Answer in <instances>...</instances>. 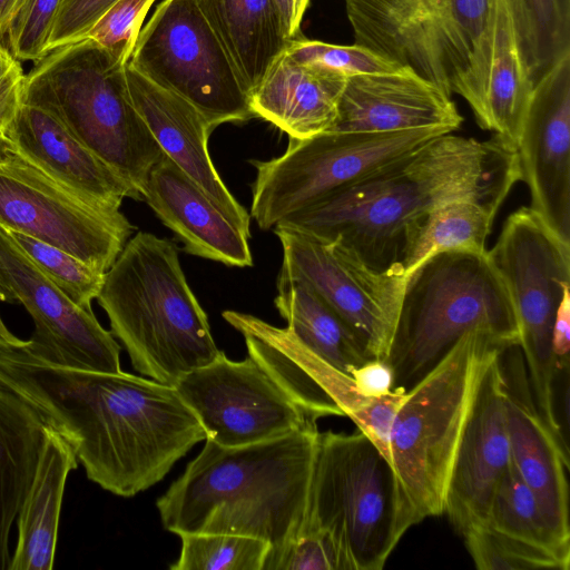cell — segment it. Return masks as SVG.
<instances>
[{"label": "cell", "instance_id": "6da1fadb", "mask_svg": "<svg viewBox=\"0 0 570 570\" xmlns=\"http://www.w3.org/2000/svg\"><path fill=\"white\" fill-rule=\"evenodd\" d=\"M23 344H0V380L49 417L104 490L122 498L148 490L206 439L174 386L122 371L56 366Z\"/></svg>", "mask_w": 570, "mask_h": 570}, {"label": "cell", "instance_id": "7a4b0ae2", "mask_svg": "<svg viewBox=\"0 0 570 570\" xmlns=\"http://www.w3.org/2000/svg\"><path fill=\"white\" fill-rule=\"evenodd\" d=\"M519 180L517 148L500 136L444 134L276 226L337 243L376 271H402L406 234L432 209L456 199L500 208Z\"/></svg>", "mask_w": 570, "mask_h": 570}, {"label": "cell", "instance_id": "3957f363", "mask_svg": "<svg viewBox=\"0 0 570 570\" xmlns=\"http://www.w3.org/2000/svg\"><path fill=\"white\" fill-rule=\"evenodd\" d=\"M317 425L240 446L210 440L157 499L163 527L183 533L257 538L271 552L305 527Z\"/></svg>", "mask_w": 570, "mask_h": 570}, {"label": "cell", "instance_id": "277c9868", "mask_svg": "<svg viewBox=\"0 0 570 570\" xmlns=\"http://www.w3.org/2000/svg\"><path fill=\"white\" fill-rule=\"evenodd\" d=\"M97 301L134 368L150 380L174 386L220 352L171 239L147 232L130 237Z\"/></svg>", "mask_w": 570, "mask_h": 570}, {"label": "cell", "instance_id": "5b68a950", "mask_svg": "<svg viewBox=\"0 0 570 570\" xmlns=\"http://www.w3.org/2000/svg\"><path fill=\"white\" fill-rule=\"evenodd\" d=\"M504 346L466 332L407 390L390 434L396 525L403 534L443 514L462 435L491 362Z\"/></svg>", "mask_w": 570, "mask_h": 570}, {"label": "cell", "instance_id": "8992f818", "mask_svg": "<svg viewBox=\"0 0 570 570\" xmlns=\"http://www.w3.org/2000/svg\"><path fill=\"white\" fill-rule=\"evenodd\" d=\"M354 43L461 96L488 130L495 0H344Z\"/></svg>", "mask_w": 570, "mask_h": 570}, {"label": "cell", "instance_id": "52a82bcc", "mask_svg": "<svg viewBox=\"0 0 570 570\" xmlns=\"http://www.w3.org/2000/svg\"><path fill=\"white\" fill-rule=\"evenodd\" d=\"M125 66L88 38L56 48L24 75L21 102L55 116L142 199L166 154L130 100Z\"/></svg>", "mask_w": 570, "mask_h": 570}, {"label": "cell", "instance_id": "ba28073f", "mask_svg": "<svg viewBox=\"0 0 570 570\" xmlns=\"http://www.w3.org/2000/svg\"><path fill=\"white\" fill-rule=\"evenodd\" d=\"M519 345L509 291L485 252L448 250L409 275L386 362L395 386L414 383L466 332Z\"/></svg>", "mask_w": 570, "mask_h": 570}, {"label": "cell", "instance_id": "9c48e42d", "mask_svg": "<svg viewBox=\"0 0 570 570\" xmlns=\"http://www.w3.org/2000/svg\"><path fill=\"white\" fill-rule=\"evenodd\" d=\"M308 530L334 539L346 570H381L401 540L392 468L361 431L318 433Z\"/></svg>", "mask_w": 570, "mask_h": 570}, {"label": "cell", "instance_id": "30bf717a", "mask_svg": "<svg viewBox=\"0 0 570 570\" xmlns=\"http://www.w3.org/2000/svg\"><path fill=\"white\" fill-rule=\"evenodd\" d=\"M512 299L521 351L534 404L560 443H568L557 410V361L552 331L558 306L570 289V243L530 207L505 219L488 250Z\"/></svg>", "mask_w": 570, "mask_h": 570}, {"label": "cell", "instance_id": "8fae6325", "mask_svg": "<svg viewBox=\"0 0 570 570\" xmlns=\"http://www.w3.org/2000/svg\"><path fill=\"white\" fill-rule=\"evenodd\" d=\"M445 132L433 129L400 132L324 131L288 139L285 153L252 160L250 217L263 230L273 229L335 190L350 186L423 147Z\"/></svg>", "mask_w": 570, "mask_h": 570}, {"label": "cell", "instance_id": "7c38bea8", "mask_svg": "<svg viewBox=\"0 0 570 570\" xmlns=\"http://www.w3.org/2000/svg\"><path fill=\"white\" fill-rule=\"evenodd\" d=\"M128 63L199 110L216 128L254 117L249 95L193 0H164Z\"/></svg>", "mask_w": 570, "mask_h": 570}, {"label": "cell", "instance_id": "4fadbf2b", "mask_svg": "<svg viewBox=\"0 0 570 570\" xmlns=\"http://www.w3.org/2000/svg\"><path fill=\"white\" fill-rule=\"evenodd\" d=\"M0 225L53 245L106 273L135 226L99 208L23 155L0 131Z\"/></svg>", "mask_w": 570, "mask_h": 570}, {"label": "cell", "instance_id": "5bb4252c", "mask_svg": "<svg viewBox=\"0 0 570 570\" xmlns=\"http://www.w3.org/2000/svg\"><path fill=\"white\" fill-rule=\"evenodd\" d=\"M283 248L278 276L305 282L351 327L371 358L389 356L407 276L376 271L334 242L282 226L273 228Z\"/></svg>", "mask_w": 570, "mask_h": 570}, {"label": "cell", "instance_id": "9a60e30c", "mask_svg": "<svg viewBox=\"0 0 570 570\" xmlns=\"http://www.w3.org/2000/svg\"><path fill=\"white\" fill-rule=\"evenodd\" d=\"M174 387L206 439L223 446L247 445L316 425L249 356L232 361L220 351Z\"/></svg>", "mask_w": 570, "mask_h": 570}, {"label": "cell", "instance_id": "2e32d148", "mask_svg": "<svg viewBox=\"0 0 570 570\" xmlns=\"http://www.w3.org/2000/svg\"><path fill=\"white\" fill-rule=\"evenodd\" d=\"M0 302L19 303L35 330L26 350L56 366L120 372V345L92 309L71 302L0 225Z\"/></svg>", "mask_w": 570, "mask_h": 570}, {"label": "cell", "instance_id": "e0dca14e", "mask_svg": "<svg viewBox=\"0 0 570 570\" xmlns=\"http://www.w3.org/2000/svg\"><path fill=\"white\" fill-rule=\"evenodd\" d=\"M517 153L530 208L570 243V55L534 82Z\"/></svg>", "mask_w": 570, "mask_h": 570}, {"label": "cell", "instance_id": "ac0fdd59", "mask_svg": "<svg viewBox=\"0 0 570 570\" xmlns=\"http://www.w3.org/2000/svg\"><path fill=\"white\" fill-rule=\"evenodd\" d=\"M502 352L483 377L449 480L443 514L461 535L485 525L492 498L512 463Z\"/></svg>", "mask_w": 570, "mask_h": 570}, {"label": "cell", "instance_id": "d6986e66", "mask_svg": "<svg viewBox=\"0 0 570 570\" xmlns=\"http://www.w3.org/2000/svg\"><path fill=\"white\" fill-rule=\"evenodd\" d=\"M462 121L451 96L403 67L393 71L348 76L338 99L335 120L327 131L433 129L451 134Z\"/></svg>", "mask_w": 570, "mask_h": 570}, {"label": "cell", "instance_id": "ffe728a7", "mask_svg": "<svg viewBox=\"0 0 570 570\" xmlns=\"http://www.w3.org/2000/svg\"><path fill=\"white\" fill-rule=\"evenodd\" d=\"M505 411L515 470L535 494L553 530L570 542L568 451L540 415L518 345L501 354Z\"/></svg>", "mask_w": 570, "mask_h": 570}, {"label": "cell", "instance_id": "44dd1931", "mask_svg": "<svg viewBox=\"0 0 570 570\" xmlns=\"http://www.w3.org/2000/svg\"><path fill=\"white\" fill-rule=\"evenodd\" d=\"M125 77L132 105L164 153L249 238L250 215L230 194L208 151L215 127L188 101L155 85L128 62Z\"/></svg>", "mask_w": 570, "mask_h": 570}, {"label": "cell", "instance_id": "7402d4cb", "mask_svg": "<svg viewBox=\"0 0 570 570\" xmlns=\"http://www.w3.org/2000/svg\"><path fill=\"white\" fill-rule=\"evenodd\" d=\"M3 134L28 158L92 205L119 210L140 195L78 140L55 116L21 102Z\"/></svg>", "mask_w": 570, "mask_h": 570}, {"label": "cell", "instance_id": "603a6c76", "mask_svg": "<svg viewBox=\"0 0 570 570\" xmlns=\"http://www.w3.org/2000/svg\"><path fill=\"white\" fill-rule=\"evenodd\" d=\"M141 195L186 253L227 266L254 265L248 237L167 155L150 170Z\"/></svg>", "mask_w": 570, "mask_h": 570}, {"label": "cell", "instance_id": "cb8c5ba5", "mask_svg": "<svg viewBox=\"0 0 570 570\" xmlns=\"http://www.w3.org/2000/svg\"><path fill=\"white\" fill-rule=\"evenodd\" d=\"M346 76L294 59L286 50L249 96L254 117L292 138H309L333 125Z\"/></svg>", "mask_w": 570, "mask_h": 570}, {"label": "cell", "instance_id": "d4e9b609", "mask_svg": "<svg viewBox=\"0 0 570 570\" xmlns=\"http://www.w3.org/2000/svg\"><path fill=\"white\" fill-rule=\"evenodd\" d=\"M77 465L72 444L51 425L17 517L18 540L8 570L52 569L65 485Z\"/></svg>", "mask_w": 570, "mask_h": 570}, {"label": "cell", "instance_id": "484cf974", "mask_svg": "<svg viewBox=\"0 0 570 570\" xmlns=\"http://www.w3.org/2000/svg\"><path fill=\"white\" fill-rule=\"evenodd\" d=\"M193 1L250 96L292 40L274 0Z\"/></svg>", "mask_w": 570, "mask_h": 570}, {"label": "cell", "instance_id": "4316f807", "mask_svg": "<svg viewBox=\"0 0 570 570\" xmlns=\"http://www.w3.org/2000/svg\"><path fill=\"white\" fill-rule=\"evenodd\" d=\"M51 425L38 406L0 380V570L9 568L11 528Z\"/></svg>", "mask_w": 570, "mask_h": 570}, {"label": "cell", "instance_id": "83f0119b", "mask_svg": "<svg viewBox=\"0 0 570 570\" xmlns=\"http://www.w3.org/2000/svg\"><path fill=\"white\" fill-rule=\"evenodd\" d=\"M276 287L275 307L312 352L348 375L371 360L351 327L305 282L278 276Z\"/></svg>", "mask_w": 570, "mask_h": 570}, {"label": "cell", "instance_id": "f1b7e54d", "mask_svg": "<svg viewBox=\"0 0 570 570\" xmlns=\"http://www.w3.org/2000/svg\"><path fill=\"white\" fill-rule=\"evenodd\" d=\"M532 88L512 0H495L487 92L488 130L515 148Z\"/></svg>", "mask_w": 570, "mask_h": 570}, {"label": "cell", "instance_id": "f546056e", "mask_svg": "<svg viewBox=\"0 0 570 570\" xmlns=\"http://www.w3.org/2000/svg\"><path fill=\"white\" fill-rule=\"evenodd\" d=\"M499 207L456 199L432 209L406 234L400 267L409 277L423 262L448 250L485 252Z\"/></svg>", "mask_w": 570, "mask_h": 570}, {"label": "cell", "instance_id": "4dcf8cb0", "mask_svg": "<svg viewBox=\"0 0 570 570\" xmlns=\"http://www.w3.org/2000/svg\"><path fill=\"white\" fill-rule=\"evenodd\" d=\"M485 525L492 531L554 558L561 570L570 564V542L553 530L532 490L514 465L502 476L492 498Z\"/></svg>", "mask_w": 570, "mask_h": 570}, {"label": "cell", "instance_id": "1f68e13d", "mask_svg": "<svg viewBox=\"0 0 570 570\" xmlns=\"http://www.w3.org/2000/svg\"><path fill=\"white\" fill-rule=\"evenodd\" d=\"M522 50L534 82L570 55V0H512Z\"/></svg>", "mask_w": 570, "mask_h": 570}, {"label": "cell", "instance_id": "d6a6232c", "mask_svg": "<svg viewBox=\"0 0 570 570\" xmlns=\"http://www.w3.org/2000/svg\"><path fill=\"white\" fill-rule=\"evenodd\" d=\"M170 570H263L271 551L267 541L239 534L183 533Z\"/></svg>", "mask_w": 570, "mask_h": 570}, {"label": "cell", "instance_id": "836d02e7", "mask_svg": "<svg viewBox=\"0 0 570 570\" xmlns=\"http://www.w3.org/2000/svg\"><path fill=\"white\" fill-rule=\"evenodd\" d=\"M8 230V229H7ZM35 265L76 305L91 308L105 281V274L76 256L32 236L8 230Z\"/></svg>", "mask_w": 570, "mask_h": 570}, {"label": "cell", "instance_id": "e575fe53", "mask_svg": "<svg viewBox=\"0 0 570 570\" xmlns=\"http://www.w3.org/2000/svg\"><path fill=\"white\" fill-rule=\"evenodd\" d=\"M462 537L480 570L561 569L551 556L501 535L487 525L472 528Z\"/></svg>", "mask_w": 570, "mask_h": 570}, {"label": "cell", "instance_id": "d590c367", "mask_svg": "<svg viewBox=\"0 0 570 570\" xmlns=\"http://www.w3.org/2000/svg\"><path fill=\"white\" fill-rule=\"evenodd\" d=\"M286 51L297 61L326 68L346 77L403 68L355 43L342 46L296 37L289 41Z\"/></svg>", "mask_w": 570, "mask_h": 570}, {"label": "cell", "instance_id": "8d00e7d4", "mask_svg": "<svg viewBox=\"0 0 570 570\" xmlns=\"http://www.w3.org/2000/svg\"><path fill=\"white\" fill-rule=\"evenodd\" d=\"M60 0H23L4 37L6 48L18 61H38L49 53L48 41Z\"/></svg>", "mask_w": 570, "mask_h": 570}, {"label": "cell", "instance_id": "74e56055", "mask_svg": "<svg viewBox=\"0 0 570 570\" xmlns=\"http://www.w3.org/2000/svg\"><path fill=\"white\" fill-rule=\"evenodd\" d=\"M155 0H117L92 26L86 38L95 41L122 63H127Z\"/></svg>", "mask_w": 570, "mask_h": 570}, {"label": "cell", "instance_id": "f35d334b", "mask_svg": "<svg viewBox=\"0 0 570 570\" xmlns=\"http://www.w3.org/2000/svg\"><path fill=\"white\" fill-rule=\"evenodd\" d=\"M263 570H346V566L328 533L308 530L268 553Z\"/></svg>", "mask_w": 570, "mask_h": 570}, {"label": "cell", "instance_id": "ab89813d", "mask_svg": "<svg viewBox=\"0 0 570 570\" xmlns=\"http://www.w3.org/2000/svg\"><path fill=\"white\" fill-rule=\"evenodd\" d=\"M117 0H60L48 51L82 40Z\"/></svg>", "mask_w": 570, "mask_h": 570}, {"label": "cell", "instance_id": "60d3db41", "mask_svg": "<svg viewBox=\"0 0 570 570\" xmlns=\"http://www.w3.org/2000/svg\"><path fill=\"white\" fill-rule=\"evenodd\" d=\"M24 73L0 41V131L3 132L13 119L20 104Z\"/></svg>", "mask_w": 570, "mask_h": 570}, {"label": "cell", "instance_id": "b9f144b4", "mask_svg": "<svg viewBox=\"0 0 570 570\" xmlns=\"http://www.w3.org/2000/svg\"><path fill=\"white\" fill-rule=\"evenodd\" d=\"M351 376L367 396H382L395 387V375L385 360L371 358L355 368Z\"/></svg>", "mask_w": 570, "mask_h": 570}, {"label": "cell", "instance_id": "7bdbcfd3", "mask_svg": "<svg viewBox=\"0 0 570 570\" xmlns=\"http://www.w3.org/2000/svg\"><path fill=\"white\" fill-rule=\"evenodd\" d=\"M552 347L559 372L569 368L570 350V289L566 291L558 306L553 331Z\"/></svg>", "mask_w": 570, "mask_h": 570}, {"label": "cell", "instance_id": "ee69618b", "mask_svg": "<svg viewBox=\"0 0 570 570\" xmlns=\"http://www.w3.org/2000/svg\"><path fill=\"white\" fill-rule=\"evenodd\" d=\"M289 39L298 37L309 0H274Z\"/></svg>", "mask_w": 570, "mask_h": 570}, {"label": "cell", "instance_id": "f6af8a7d", "mask_svg": "<svg viewBox=\"0 0 570 570\" xmlns=\"http://www.w3.org/2000/svg\"><path fill=\"white\" fill-rule=\"evenodd\" d=\"M23 0H0V41Z\"/></svg>", "mask_w": 570, "mask_h": 570}, {"label": "cell", "instance_id": "bcb514c9", "mask_svg": "<svg viewBox=\"0 0 570 570\" xmlns=\"http://www.w3.org/2000/svg\"><path fill=\"white\" fill-rule=\"evenodd\" d=\"M22 341L23 340L18 338L8 330L0 316V344L16 345L20 344Z\"/></svg>", "mask_w": 570, "mask_h": 570}]
</instances>
